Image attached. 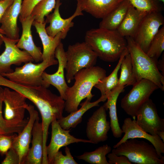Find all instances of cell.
Returning <instances> with one entry per match:
<instances>
[{
	"mask_svg": "<svg viewBox=\"0 0 164 164\" xmlns=\"http://www.w3.org/2000/svg\"><path fill=\"white\" fill-rule=\"evenodd\" d=\"M67 62L65 70L67 82L70 83L80 70L95 65L98 56L85 42L69 45L65 51Z\"/></svg>",
	"mask_w": 164,
	"mask_h": 164,
	"instance_id": "obj_6",
	"label": "cell"
},
{
	"mask_svg": "<svg viewBox=\"0 0 164 164\" xmlns=\"http://www.w3.org/2000/svg\"><path fill=\"white\" fill-rule=\"evenodd\" d=\"M17 135L15 133L11 135L0 134V154L5 155L12 147L14 139Z\"/></svg>",
	"mask_w": 164,
	"mask_h": 164,
	"instance_id": "obj_36",
	"label": "cell"
},
{
	"mask_svg": "<svg viewBox=\"0 0 164 164\" xmlns=\"http://www.w3.org/2000/svg\"><path fill=\"white\" fill-rule=\"evenodd\" d=\"M22 2V0H14L0 21V28L4 32V35L12 39H19V29L17 21L20 12Z\"/></svg>",
	"mask_w": 164,
	"mask_h": 164,
	"instance_id": "obj_19",
	"label": "cell"
},
{
	"mask_svg": "<svg viewBox=\"0 0 164 164\" xmlns=\"http://www.w3.org/2000/svg\"><path fill=\"white\" fill-rule=\"evenodd\" d=\"M127 49L122 53L115 67L108 76L101 79L94 87L100 91L102 96H106L111 91L115 88L118 85V72L120 69L122 60L128 52Z\"/></svg>",
	"mask_w": 164,
	"mask_h": 164,
	"instance_id": "obj_28",
	"label": "cell"
},
{
	"mask_svg": "<svg viewBox=\"0 0 164 164\" xmlns=\"http://www.w3.org/2000/svg\"><path fill=\"white\" fill-rule=\"evenodd\" d=\"M54 56L57 59L58 67L57 71L50 74L44 71L42 74L43 80L50 85L54 87L58 91L60 96L66 100V92L68 86L65 79L64 70L66 65L67 59L63 43L60 42L57 47Z\"/></svg>",
	"mask_w": 164,
	"mask_h": 164,
	"instance_id": "obj_17",
	"label": "cell"
},
{
	"mask_svg": "<svg viewBox=\"0 0 164 164\" xmlns=\"http://www.w3.org/2000/svg\"><path fill=\"white\" fill-rule=\"evenodd\" d=\"M136 122L143 130L152 135L164 131V119L158 115L155 105L150 98L138 111Z\"/></svg>",
	"mask_w": 164,
	"mask_h": 164,
	"instance_id": "obj_11",
	"label": "cell"
},
{
	"mask_svg": "<svg viewBox=\"0 0 164 164\" xmlns=\"http://www.w3.org/2000/svg\"></svg>",
	"mask_w": 164,
	"mask_h": 164,
	"instance_id": "obj_45",
	"label": "cell"
},
{
	"mask_svg": "<svg viewBox=\"0 0 164 164\" xmlns=\"http://www.w3.org/2000/svg\"><path fill=\"white\" fill-rule=\"evenodd\" d=\"M158 70L161 72V74L164 76V54L161 60L158 61L157 64Z\"/></svg>",
	"mask_w": 164,
	"mask_h": 164,
	"instance_id": "obj_41",
	"label": "cell"
},
{
	"mask_svg": "<svg viewBox=\"0 0 164 164\" xmlns=\"http://www.w3.org/2000/svg\"><path fill=\"white\" fill-rule=\"evenodd\" d=\"M124 0H77L82 11L97 19H102Z\"/></svg>",
	"mask_w": 164,
	"mask_h": 164,
	"instance_id": "obj_22",
	"label": "cell"
},
{
	"mask_svg": "<svg viewBox=\"0 0 164 164\" xmlns=\"http://www.w3.org/2000/svg\"><path fill=\"white\" fill-rule=\"evenodd\" d=\"M3 42V40L0 36V48Z\"/></svg>",
	"mask_w": 164,
	"mask_h": 164,
	"instance_id": "obj_43",
	"label": "cell"
},
{
	"mask_svg": "<svg viewBox=\"0 0 164 164\" xmlns=\"http://www.w3.org/2000/svg\"><path fill=\"white\" fill-rule=\"evenodd\" d=\"M125 37L136 82L142 79H147L153 82L159 88L164 91V76L157 68L158 60L149 56L132 37Z\"/></svg>",
	"mask_w": 164,
	"mask_h": 164,
	"instance_id": "obj_4",
	"label": "cell"
},
{
	"mask_svg": "<svg viewBox=\"0 0 164 164\" xmlns=\"http://www.w3.org/2000/svg\"><path fill=\"white\" fill-rule=\"evenodd\" d=\"M135 8L148 13L161 12L163 10L161 2L158 0H128Z\"/></svg>",
	"mask_w": 164,
	"mask_h": 164,
	"instance_id": "obj_34",
	"label": "cell"
},
{
	"mask_svg": "<svg viewBox=\"0 0 164 164\" xmlns=\"http://www.w3.org/2000/svg\"><path fill=\"white\" fill-rule=\"evenodd\" d=\"M84 40L98 57L107 62L117 61L127 49L125 37L117 30L92 29L86 32Z\"/></svg>",
	"mask_w": 164,
	"mask_h": 164,
	"instance_id": "obj_2",
	"label": "cell"
},
{
	"mask_svg": "<svg viewBox=\"0 0 164 164\" xmlns=\"http://www.w3.org/2000/svg\"><path fill=\"white\" fill-rule=\"evenodd\" d=\"M2 164H20L19 155L16 151L11 147L5 155Z\"/></svg>",
	"mask_w": 164,
	"mask_h": 164,
	"instance_id": "obj_38",
	"label": "cell"
},
{
	"mask_svg": "<svg viewBox=\"0 0 164 164\" xmlns=\"http://www.w3.org/2000/svg\"><path fill=\"white\" fill-rule=\"evenodd\" d=\"M124 135L121 139L113 146L115 148L128 139L141 138L146 139L153 145L161 158H164L162 153H164V143L157 135H152L143 130L137 124L135 119L130 118L125 119L121 128Z\"/></svg>",
	"mask_w": 164,
	"mask_h": 164,
	"instance_id": "obj_15",
	"label": "cell"
},
{
	"mask_svg": "<svg viewBox=\"0 0 164 164\" xmlns=\"http://www.w3.org/2000/svg\"><path fill=\"white\" fill-rule=\"evenodd\" d=\"M58 63L57 60L55 58L43 60L38 64L33 63L32 62H28L21 67H16L12 72L1 75L17 84L48 88L50 85L43 80V73L47 68Z\"/></svg>",
	"mask_w": 164,
	"mask_h": 164,
	"instance_id": "obj_7",
	"label": "cell"
},
{
	"mask_svg": "<svg viewBox=\"0 0 164 164\" xmlns=\"http://www.w3.org/2000/svg\"><path fill=\"white\" fill-rule=\"evenodd\" d=\"M158 89V87L152 81L142 79L134 85L130 91L121 99V107L128 115L135 119L139 108Z\"/></svg>",
	"mask_w": 164,
	"mask_h": 164,
	"instance_id": "obj_8",
	"label": "cell"
},
{
	"mask_svg": "<svg viewBox=\"0 0 164 164\" xmlns=\"http://www.w3.org/2000/svg\"><path fill=\"white\" fill-rule=\"evenodd\" d=\"M14 0H0V22L4 13L8 7L12 4ZM0 33L4 35V32L0 27Z\"/></svg>",
	"mask_w": 164,
	"mask_h": 164,
	"instance_id": "obj_40",
	"label": "cell"
},
{
	"mask_svg": "<svg viewBox=\"0 0 164 164\" xmlns=\"http://www.w3.org/2000/svg\"><path fill=\"white\" fill-rule=\"evenodd\" d=\"M106 71L99 66H93L84 68L78 71L75 75L74 84L68 87L66 92L64 110L68 113L75 111L83 99L92 98L91 93L93 87L106 76Z\"/></svg>",
	"mask_w": 164,
	"mask_h": 164,
	"instance_id": "obj_3",
	"label": "cell"
},
{
	"mask_svg": "<svg viewBox=\"0 0 164 164\" xmlns=\"http://www.w3.org/2000/svg\"><path fill=\"white\" fill-rule=\"evenodd\" d=\"M92 98H87L84 102L80 105L81 108L77 111L70 113L66 117H62L57 120V121L61 127L64 129L68 130L75 128L82 120V117L84 113L91 108L99 106V104L101 102H104L107 99L106 96H102L98 100L91 102Z\"/></svg>",
	"mask_w": 164,
	"mask_h": 164,
	"instance_id": "obj_23",
	"label": "cell"
},
{
	"mask_svg": "<svg viewBox=\"0 0 164 164\" xmlns=\"http://www.w3.org/2000/svg\"><path fill=\"white\" fill-rule=\"evenodd\" d=\"M105 108L104 105L94 112L87 123L86 134L91 143L97 144L106 141L111 129L110 122L107 120Z\"/></svg>",
	"mask_w": 164,
	"mask_h": 164,
	"instance_id": "obj_12",
	"label": "cell"
},
{
	"mask_svg": "<svg viewBox=\"0 0 164 164\" xmlns=\"http://www.w3.org/2000/svg\"><path fill=\"white\" fill-rule=\"evenodd\" d=\"M157 135L159 136L162 141L164 142V131H159L157 132Z\"/></svg>",
	"mask_w": 164,
	"mask_h": 164,
	"instance_id": "obj_42",
	"label": "cell"
},
{
	"mask_svg": "<svg viewBox=\"0 0 164 164\" xmlns=\"http://www.w3.org/2000/svg\"><path fill=\"white\" fill-rule=\"evenodd\" d=\"M34 20L31 15L25 19L19 20L22 24V32L16 45L19 49L26 51L34 61L38 62L43 61V53L41 48L35 45L32 39L31 28Z\"/></svg>",
	"mask_w": 164,
	"mask_h": 164,
	"instance_id": "obj_20",
	"label": "cell"
},
{
	"mask_svg": "<svg viewBox=\"0 0 164 164\" xmlns=\"http://www.w3.org/2000/svg\"><path fill=\"white\" fill-rule=\"evenodd\" d=\"M117 155H124L132 163L164 164V158L158 155L152 144L135 138L129 139L112 150Z\"/></svg>",
	"mask_w": 164,
	"mask_h": 164,
	"instance_id": "obj_5",
	"label": "cell"
},
{
	"mask_svg": "<svg viewBox=\"0 0 164 164\" xmlns=\"http://www.w3.org/2000/svg\"><path fill=\"white\" fill-rule=\"evenodd\" d=\"M26 110L29 116L28 122L23 130L16 135L12 146L19 155L20 164H22L29 151L33 125L36 119L39 117L38 112L35 109L33 106L28 104Z\"/></svg>",
	"mask_w": 164,
	"mask_h": 164,
	"instance_id": "obj_18",
	"label": "cell"
},
{
	"mask_svg": "<svg viewBox=\"0 0 164 164\" xmlns=\"http://www.w3.org/2000/svg\"><path fill=\"white\" fill-rule=\"evenodd\" d=\"M65 155L59 151L55 155L52 164H78L72 155L70 149L67 146L65 148Z\"/></svg>",
	"mask_w": 164,
	"mask_h": 164,
	"instance_id": "obj_35",
	"label": "cell"
},
{
	"mask_svg": "<svg viewBox=\"0 0 164 164\" xmlns=\"http://www.w3.org/2000/svg\"><path fill=\"white\" fill-rule=\"evenodd\" d=\"M164 50V26L159 29L152 40L146 53L150 57L156 60L161 56Z\"/></svg>",
	"mask_w": 164,
	"mask_h": 164,
	"instance_id": "obj_33",
	"label": "cell"
},
{
	"mask_svg": "<svg viewBox=\"0 0 164 164\" xmlns=\"http://www.w3.org/2000/svg\"><path fill=\"white\" fill-rule=\"evenodd\" d=\"M111 150V146L106 144L100 146L94 151L85 152L76 157L78 159L83 160L91 164H109L106 155Z\"/></svg>",
	"mask_w": 164,
	"mask_h": 164,
	"instance_id": "obj_31",
	"label": "cell"
},
{
	"mask_svg": "<svg viewBox=\"0 0 164 164\" xmlns=\"http://www.w3.org/2000/svg\"><path fill=\"white\" fill-rule=\"evenodd\" d=\"M46 24L45 21L43 22L34 21L32 23L43 44V60L55 58L54 53L57 47L61 42V39H65L61 32L58 33L54 37L49 36L46 31Z\"/></svg>",
	"mask_w": 164,
	"mask_h": 164,
	"instance_id": "obj_24",
	"label": "cell"
},
{
	"mask_svg": "<svg viewBox=\"0 0 164 164\" xmlns=\"http://www.w3.org/2000/svg\"><path fill=\"white\" fill-rule=\"evenodd\" d=\"M160 2L164 3V0H158Z\"/></svg>",
	"mask_w": 164,
	"mask_h": 164,
	"instance_id": "obj_44",
	"label": "cell"
},
{
	"mask_svg": "<svg viewBox=\"0 0 164 164\" xmlns=\"http://www.w3.org/2000/svg\"></svg>",
	"mask_w": 164,
	"mask_h": 164,
	"instance_id": "obj_46",
	"label": "cell"
},
{
	"mask_svg": "<svg viewBox=\"0 0 164 164\" xmlns=\"http://www.w3.org/2000/svg\"><path fill=\"white\" fill-rule=\"evenodd\" d=\"M0 86L16 91L31 101L37 107L41 115L43 129V155L47 156L46 142L48 130L52 122L63 116L65 100L60 96L42 86L25 85L12 82L0 74Z\"/></svg>",
	"mask_w": 164,
	"mask_h": 164,
	"instance_id": "obj_1",
	"label": "cell"
},
{
	"mask_svg": "<svg viewBox=\"0 0 164 164\" xmlns=\"http://www.w3.org/2000/svg\"><path fill=\"white\" fill-rule=\"evenodd\" d=\"M56 0H42L37 4L33 8L31 15L34 21L43 22L44 17L47 16L54 8Z\"/></svg>",
	"mask_w": 164,
	"mask_h": 164,
	"instance_id": "obj_32",
	"label": "cell"
},
{
	"mask_svg": "<svg viewBox=\"0 0 164 164\" xmlns=\"http://www.w3.org/2000/svg\"><path fill=\"white\" fill-rule=\"evenodd\" d=\"M120 69L121 72L118 86L125 87L133 86L137 82L131 56L128 51L122 60Z\"/></svg>",
	"mask_w": 164,
	"mask_h": 164,
	"instance_id": "obj_30",
	"label": "cell"
},
{
	"mask_svg": "<svg viewBox=\"0 0 164 164\" xmlns=\"http://www.w3.org/2000/svg\"><path fill=\"white\" fill-rule=\"evenodd\" d=\"M5 48L0 55V74L12 72L13 65H20L22 63L32 62L34 60L31 56L26 50H21L16 44L19 39H11L0 33Z\"/></svg>",
	"mask_w": 164,
	"mask_h": 164,
	"instance_id": "obj_10",
	"label": "cell"
},
{
	"mask_svg": "<svg viewBox=\"0 0 164 164\" xmlns=\"http://www.w3.org/2000/svg\"><path fill=\"white\" fill-rule=\"evenodd\" d=\"M27 98L19 92L11 91L6 87L4 89L3 102L5 105L4 118L8 121L19 122L24 120Z\"/></svg>",
	"mask_w": 164,
	"mask_h": 164,
	"instance_id": "obj_14",
	"label": "cell"
},
{
	"mask_svg": "<svg viewBox=\"0 0 164 164\" xmlns=\"http://www.w3.org/2000/svg\"><path fill=\"white\" fill-rule=\"evenodd\" d=\"M39 117L34 123L32 131V139L31 147L22 164H42L43 157V136L42 122Z\"/></svg>",
	"mask_w": 164,
	"mask_h": 164,
	"instance_id": "obj_21",
	"label": "cell"
},
{
	"mask_svg": "<svg viewBox=\"0 0 164 164\" xmlns=\"http://www.w3.org/2000/svg\"><path fill=\"white\" fill-rule=\"evenodd\" d=\"M131 5L128 0H124L118 6L102 19L99 27L117 30L125 18Z\"/></svg>",
	"mask_w": 164,
	"mask_h": 164,
	"instance_id": "obj_27",
	"label": "cell"
},
{
	"mask_svg": "<svg viewBox=\"0 0 164 164\" xmlns=\"http://www.w3.org/2000/svg\"><path fill=\"white\" fill-rule=\"evenodd\" d=\"M62 4L60 0H56L54 11L52 14L47 16L45 20L49 23V26L45 28L47 34L52 37H54L58 33L61 32L65 38L69 31L73 26L72 20L76 17L83 15L79 3L77 2L76 9L71 16L64 19L61 16L59 8Z\"/></svg>",
	"mask_w": 164,
	"mask_h": 164,
	"instance_id": "obj_16",
	"label": "cell"
},
{
	"mask_svg": "<svg viewBox=\"0 0 164 164\" xmlns=\"http://www.w3.org/2000/svg\"><path fill=\"white\" fill-rule=\"evenodd\" d=\"M42 0H23L19 15V20L26 19L30 15L35 6Z\"/></svg>",
	"mask_w": 164,
	"mask_h": 164,
	"instance_id": "obj_37",
	"label": "cell"
},
{
	"mask_svg": "<svg viewBox=\"0 0 164 164\" xmlns=\"http://www.w3.org/2000/svg\"><path fill=\"white\" fill-rule=\"evenodd\" d=\"M108 161L109 164H131L126 157L124 155H117L112 152L108 154Z\"/></svg>",
	"mask_w": 164,
	"mask_h": 164,
	"instance_id": "obj_39",
	"label": "cell"
},
{
	"mask_svg": "<svg viewBox=\"0 0 164 164\" xmlns=\"http://www.w3.org/2000/svg\"><path fill=\"white\" fill-rule=\"evenodd\" d=\"M4 89L0 86V134L11 135L20 133L28 122L25 119L19 122L8 121L4 118L2 114Z\"/></svg>",
	"mask_w": 164,
	"mask_h": 164,
	"instance_id": "obj_29",
	"label": "cell"
},
{
	"mask_svg": "<svg viewBox=\"0 0 164 164\" xmlns=\"http://www.w3.org/2000/svg\"><path fill=\"white\" fill-rule=\"evenodd\" d=\"M148 13L138 10L131 5L117 30L125 37L133 38L142 21Z\"/></svg>",
	"mask_w": 164,
	"mask_h": 164,
	"instance_id": "obj_25",
	"label": "cell"
},
{
	"mask_svg": "<svg viewBox=\"0 0 164 164\" xmlns=\"http://www.w3.org/2000/svg\"><path fill=\"white\" fill-rule=\"evenodd\" d=\"M125 87L118 86L107 96V101L103 105L106 110H109L111 129L113 136L118 138L123 133L120 128L117 116L116 104L120 94L124 91Z\"/></svg>",
	"mask_w": 164,
	"mask_h": 164,
	"instance_id": "obj_26",
	"label": "cell"
},
{
	"mask_svg": "<svg viewBox=\"0 0 164 164\" xmlns=\"http://www.w3.org/2000/svg\"><path fill=\"white\" fill-rule=\"evenodd\" d=\"M164 23V18L160 12L148 13L142 19L132 38L146 53L160 27Z\"/></svg>",
	"mask_w": 164,
	"mask_h": 164,
	"instance_id": "obj_9",
	"label": "cell"
},
{
	"mask_svg": "<svg viewBox=\"0 0 164 164\" xmlns=\"http://www.w3.org/2000/svg\"><path fill=\"white\" fill-rule=\"evenodd\" d=\"M51 137L50 143L46 147L48 164H52L53 158L60 149L70 144L80 142L91 143L88 140L75 137L70 133V129H63L57 120L51 122Z\"/></svg>",
	"mask_w": 164,
	"mask_h": 164,
	"instance_id": "obj_13",
	"label": "cell"
}]
</instances>
